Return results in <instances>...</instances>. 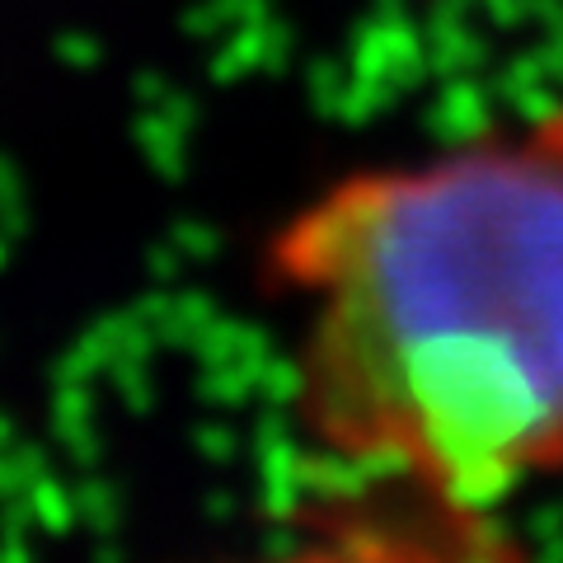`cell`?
Returning <instances> with one entry per match:
<instances>
[{"label":"cell","instance_id":"6da1fadb","mask_svg":"<svg viewBox=\"0 0 563 563\" xmlns=\"http://www.w3.org/2000/svg\"><path fill=\"white\" fill-rule=\"evenodd\" d=\"M258 282L333 488L498 526L563 479V99L329 179L268 231Z\"/></svg>","mask_w":563,"mask_h":563},{"label":"cell","instance_id":"7a4b0ae2","mask_svg":"<svg viewBox=\"0 0 563 563\" xmlns=\"http://www.w3.org/2000/svg\"><path fill=\"white\" fill-rule=\"evenodd\" d=\"M225 563H512L484 521H461L395 493L339 488L287 544Z\"/></svg>","mask_w":563,"mask_h":563}]
</instances>
